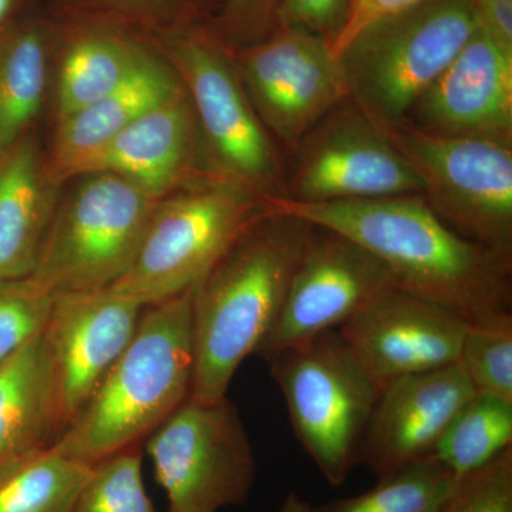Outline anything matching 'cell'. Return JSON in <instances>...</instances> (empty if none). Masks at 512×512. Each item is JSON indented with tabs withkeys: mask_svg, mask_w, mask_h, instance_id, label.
<instances>
[{
	"mask_svg": "<svg viewBox=\"0 0 512 512\" xmlns=\"http://www.w3.org/2000/svg\"><path fill=\"white\" fill-rule=\"evenodd\" d=\"M268 205L352 239L384 262L400 288L468 325L511 315L512 264L461 238L421 194L319 204L278 198Z\"/></svg>",
	"mask_w": 512,
	"mask_h": 512,
	"instance_id": "6da1fadb",
	"label": "cell"
},
{
	"mask_svg": "<svg viewBox=\"0 0 512 512\" xmlns=\"http://www.w3.org/2000/svg\"><path fill=\"white\" fill-rule=\"evenodd\" d=\"M315 225L271 210L192 288L191 399L227 396L239 366L274 326Z\"/></svg>",
	"mask_w": 512,
	"mask_h": 512,
	"instance_id": "7a4b0ae2",
	"label": "cell"
},
{
	"mask_svg": "<svg viewBox=\"0 0 512 512\" xmlns=\"http://www.w3.org/2000/svg\"><path fill=\"white\" fill-rule=\"evenodd\" d=\"M192 289L146 306L136 333L53 448L92 464L148 439L191 396Z\"/></svg>",
	"mask_w": 512,
	"mask_h": 512,
	"instance_id": "3957f363",
	"label": "cell"
},
{
	"mask_svg": "<svg viewBox=\"0 0 512 512\" xmlns=\"http://www.w3.org/2000/svg\"><path fill=\"white\" fill-rule=\"evenodd\" d=\"M148 39L190 97L212 177L238 185L266 204L286 198L279 148L256 116L231 47L214 30L191 22Z\"/></svg>",
	"mask_w": 512,
	"mask_h": 512,
	"instance_id": "277c9868",
	"label": "cell"
},
{
	"mask_svg": "<svg viewBox=\"0 0 512 512\" xmlns=\"http://www.w3.org/2000/svg\"><path fill=\"white\" fill-rule=\"evenodd\" d=\"M477 28L474 0H421L376 20L336 55L349 99L380 128L399 126Z\"/></svg>",
	"mask_w": 512,
	"mask_h": 512,
	"instance_id": "5b68a950",
	"label": "cell"
},
{
	"mask_svg": "<svg viewBox=\"0 0 512 512\" xmlns=\"http://www.w3.org/2000/svg\"><path fill=\"white\" fill-rule=\"evenodd\" d=\"M269 211L262 198L221 180L167 195L154 208L130 268L107 289L143 308L190 291Z\"/></svg>",
	"mask_w": 512,
	"mask_h": 512,
	"instance_id": "8992f818",
	"label": "cell"
},
{
	"mask_svg": "<svg viewBox=\"0 0 512 512\" xmlns=\"http://www.w3.org/2000/svg\"><path fill=\"white\" fill-rule=\"evenodd\" d=\"M284 394L296 439L333 487L362 461L363 441L382 386L338 330L266 360Z\"/></svg>",
	"mask_w": 512,
	"mask_h": 512,
	"instance_id": "52a82bcc",
	"label": "cell"
},
{
	"mask_svg": "<svg viewBox=\"0 0 512 512\" xmlns=\"http://www.w3.org/2000/svg\"><path fill=\"white\" fill-rule=\"evenodd\" d=\"M160 198L121 175L73 178L30 278L52 293L109 288L130 268Z\"/></svg>",
	"mask_w": 512,
	"mask_h": 512,
	"instance_id": "ba28073f",
	"label": "cell"
},
{
	"mask_svg": "<svg viewBox=\"0 0 512 512\" xmlns=\"http://www.w3.org/2000/svg\"><path fill=\"white\" fill-rule=\"evenodd\" d=\"M448 228L512 264V144L383 128Z\"/></svg>",
	"mask_w": 512,
	"mask_h": 512,
	"instance_id": "9c48e42d",
	"label": "cell"
},
{
	"mask_svg": "<svg viewBox=\"0 0 512 512\" xmlns=\"http://www.w3.org/2000/svg\"><path fill=\"white\" fill-rule=\"evenodd\" d=\"M168 512H220L247 503L256 458L237 407L188 399L147 439Z\"/></svg>",
	"mask_w": 512,
	"mask_h": 512,
	"instance_id": "30bf717a",
	"label": "cell"
},
{
	"mask_svg": "<svg viewBox=\"0 0 512 512\" xmlns=\"http://www.w3.org/2000/svg\"><path fill=\"white\" fill-rule=\"evenodd\" d=\"M289 157L288 200L319 204L423 192L416 171L383 128L350 99L320 119Z\"/></svg>",
	"mask_w": 512,
	"mask_h": 512,
	"instance_id": "8fae6325",
	"label": "cell"
},
{
	"mask_svg": "<svg viewBox=\"0 0 512 512\" xmlns=\"http://www.w3.org/2000/svg\"><path fill=\"white\" fill-rule=\"evenodd\" d=\"M232 52L256 116L286 154L349 99L345 74L323 37L276 25L264 39Z\"/></svg>",
	"mask_w": 512,
	"mask_h": 512,
	"instance_id": "7c38bea8",
	"label": "cell"
},
{
	"mask_svg": "<svg viewBox=\"0 0 512 512\" xmlns=\"http://www.w3.org/2000/svg\"><path fill=\"white\" fill-rule=\"evenodd\" d=\"M393 286L399 285L375 254L339 232L315 227L256 355L268 360L339 329Z\"/></svg>",
	"mask_w": 512,
	"mask_h": 512,
	"instance_id": "4fadbf2b",
	"label": "cell"
},
{
	"mask_svg": "<svg viewBox=\"0 0 512 512\" xmlns=\"http://www.w3.org/2000/svg\"><path fill=\"white\" fill-rule=\"evenodd\" d=\"M143 309L107 288L53 293L40 333L52 375L59 437L133 339Z\"/></svg>",
	"mask_w": 512,
	"mask_h": 512,
	"instance_id": "5bb4252c",
	"label": "cell"
},
{
	"mask_svg": "<svg viewBox=\"0 0 512 512\" xmlns=\"http://www.w3.org/2000/svg\"><path fill=\"white\" fill-rule=\"evenodd\" d=\"M467 326L439 303L393 286L338 332L383 387L399 377L456 365Z\"/></svg>",
	"mask_w": 512,
	"mask_h": 512,
	"instance_id": "9a60e30c",
	"label": "cell"
},
{
	"mask_svg": "<svg viewBox=\"0 0 512 512\" xmlns=\"http://www.w3.org/2000/svg\"><path fill=\"white\" fill-rule=\"evenodd\" d=\"M404 123L436 136L512 144V53L478 25Z\"/></svg>",
	"mask_w": 512,
	"mask_h": 512,
	"instance_id": "2e32d148",
	"label": "cell"
},
{
	"mask_svg": "<svg viewBox=\"0 0 512 512\" xmlns=\"http://www.w3.org/2000/svg\"><path fill=\"white\" fill-rule=\"evenodd\" d=\"M474 394L457 363L384 384L363 441V463L379 480L431 456Z\"/></svg>",
	"mask_w": 512,
	"mask_h": 512,
	"instance_id": "e0dca14e",
	"label": "cell"
},
{
	"mask_svg": "<svg viewBox=\"0 0 512 512\" xmlns=\"http://www.w3.org/2000/svg\"><path fill=\"white\" fill-rule=\"evenodd\" d=\"M96 171L121 175L160 200L217 180L208 170L200 127L183 84L114 138L82 175Z\"/></svg>",
	"mask_w": 512,
	"mask_h": 512,
	"instance_id": "ac0fdd59",
	"label": "cell"
},
{
	"mask_svg": "<svg viewBox=\"0 0 512 512\" xmlns=\"http://www.w3.org/2000/svg\"><path fill=\"white\" fill-rule=\"evenodd\" d=\"M156 53L148 36L101 19L53 28L49 106L53 123L106 96Z\"/></svg>",
	"mask_w": 512,
	"mask_h": 512,
	"instance_id": "d6986e66",
	"label": "cell"
},
{
	"mask_svg": "<svg viewBox=\"0 0 512 512\" xmlns=\"http://www.w3.org/2000/svg\"><path fill=\"white\" fill-rule=\"evenodd\" d=\"M170 63L158 52L116 90L53 123L45 147L46 173L64 187L82 175L86 165L130 124L180 89Z\"/></svg>",
	"mask_w": 512,
	"mask_h": 512,
	"instance_id": "ffe728a7",
	"label": "cell"
},
{
	"mask_svg": "<svg viewBox=\"0 0 512 512\" xmlns=\"http://www.w3.org/2000/svg\"><path fill=\"white\" fill-rule=\"evenodd\" d=\"M62 191L46 173L37 131L0 157V282L33 275Z\"/></svg>",
	"mask_w": 512,
	"mask_h": 512,
	"instance_id": "44dd1931",
	"label": "cell"
},
{
	"mask_svg": "<svg viewBox=\"0 0 512 512\" xmlns=\"http://www.w3.org/2000/svg\"><path fill=\"white\" fill-rule=\"evenodd\" d=\"M53 28L23 13L0 28V157L49 107Z\"/></svg>",
	"mask_w": 512,
	"mask_h": 512,
	"instance_id": "7402d4cb",
	"label": "cell"
},
{
	"mask_svg": "<svg viewBox=\"0 0 512 512\" xmlns=\"http://www.w3.org/2000/svg\"><path fill=\"white\" fill-rule=\"evenodd\" d=\"M59 437L55 394L42 333L0 365V467Z\"/></svg>",
	"mask_w": 512,
	"mask_h": 512,
	"instance_id": "603a6c76",
	"label": "cell"
},
{
	"mask_svg": "<svg viewBox=\"0 0 512 512\" xmlns=\"http://www.w3.org/2000/svg\"><path fill=\"white\" fill-rule=\"evenodd\" d=\"M90 464L43 448L0 467V512H70Z\"/></svg>",
	"mask_w": 512,
	"mask_h": 512,
	"instance_id": "cb8c5ba5",
	"label": "cell"
},
{
	"mask_svg": "<svg viewBox=\"0 0 512 512\" xmlns=\"http://www.w3.org/2000/svg\"><path fill=\"white\" fill-rule=\"evenodd\" d=\"M512 447V402L476 393L448 424L433 454L457 480Z\"/></svg>",
	"mask_w": 512,
	"mask_h": 512,
	"instance_id": "d4e9b609",
	"label": "cell"
},
{
	"mask_svg": "<svg viewBox=\"0 0 512 512\" xmlns=\"http://www.w3.org/2000/svg\"><path fill=\"white\" fill-rule=\"evenodd\" d=\"M457 481L441 461L427 456L379 478L365 493L330 501L315 511L440 512Z\"/></svg>",
	"mask_w": 512,
	"mask_h": 512,
	"instance_id": "484cf974",
	"label": "cell"
},
{
	"mask_svg": "<svg viewBox=\"0 0 512 512\" xmlns=\"http://www.w3.org/2000/svg\"><path fill=\"white\" fill-rule=\"evenodd\" d=\"M70 512H160L144 485L140 444L92 464Z\"/></svg>",
	"mask_w": 512,
	"mask_h": 512,
	"instance_id": "4316f807",
	"label": "cell"
},
{
	"mask_svg": "<svg viewBox=\"0 0 512 512\" xmlns=\"http://www.w3.org/2000/svg\"><path fill=\"white\" fill-rule=\"evenodd\" d=\"M457 365L476 393L512 402V313L468 325Z\"/></svg>",
	"mask_w": 512,
	"mask_h": 512,
	"instance_id": "83f0119b",
	"label": "cell"
},
{
	"mask_svg": "<svg viewBox=\"0 0 512 512\" xmlns=\"http://www.w3.org/2000/svg\"><path fill=\"white\" fill-rule=\"evenodd\" d=\"M53 293L33 278L0 282V365L45 325Z\"/></svg>",
	"mask_w": 512,
	"mask_h": 512,
	"instance_id": "f1b7e54d",
	"label": "cell"
},
{
	"mask_svg": "<svg viewBox=\"0 0 512 512\" xmlns=\"http://www.w3.org/2000/svg\"><path fill=\"white\" fill-rule=\"evenodd\" d=\"M440 512H512V447L458 480Z\"/></svg>",
	"mask_w": 512,
	"mask_h": 512,
	"instance_id": "f546056e",
	"label": "cell"
},
{
	"mask_svg": "<svg viewBox=\"0 0 512 512\" xmlns=\"http://www.w3.org/2000/svg\"><path fill=\"white\" fill-rule=\"evenodd\" d=\"M279 0H224L214 33L232 50L264 39L275 28Z\"/></svg>",
	"mask_w": 512,
	"mask_h": 512,
	"instance_id": "4dcf8cb0",
	"label": "cell"
},
{
	"mask_svg": "<svg viewBox=\"0 0 512 512\" xmlns=\"http://www.w3.org/2000/svg\"><path fill=\"white\" fill-rule=\"evenodd\" d=\"M352 0H279L275 26H285L335 42L348 20Z\"/></svg>",
	"mask_w": 512,
	"mask_h": 512,
	"instance_id": "1f68e13d",
	"label": "cell"
},
{
	"mask_svg": "<svg viewBox=\"0 0 512 512\" xmlns=\"http://www.w3.org/2000/svg\"><path fill=\"white\" fill-rule=\"evenodd\" d=\"M421 0H352L348 20L342 32L330 45L333 55H338L350 40L353 39L366 26L372 25L376 20L402 12V10L416 5Z\"/></svg>",
	"mask_w": 512,
	"mask_h": 512,
	"instance_id": "d6a6232c",
	"label": "cell"
},
{
	"mask_svg": "<svg viewBox=\"0 0 512 512\" xmlns=\"http://www.w3.org/2000/svg\"><path fill=\"white\" fill-rule=\"evenodd\" d=\"M104 15L157 20L183 12L192 0H86Z\"/></svg>",
	"mask_w": 512,
	"mask_h": 512,
	"instance_id": "836d02e7",
	"label": "cell"
},
{
	"mask_svg": "<svg viewBox=\"0 0 512 512\" xmlns=\"http://www.w3.org/2000/svg\"><path fill=\"white\" fill-rule=\"evenodd\" d=\"M478 25L512 53V0H474Z\"/></svg>",
	"mask_w": 512,
	"mask_h": 512,
	"instance_id": "e575fe53",
	"label": "cell"
},
{
	"mask_svg": "<svg viewBox=\"0 0 512 512\" xmlns=\"http://www.w3.org/2000/svg\"><path fill=\"white\" fill-rule=\"evenodd\" d=\"M275 512H316L315 507L295 491H289Z\"/></svg>",
	"mask_w": 512,
	"mask_h": 512,
	"instance_id": "d590c367",
	"label": "cell"
},
{
	"mask_svg": "<svg viewBox=\"0 0 512 512\" xmlns=\"http://www.w3.org/2000/svg\"><path fill=\"white\" fill-rule=\"evenodd\" d=\"M25 0H0V28L22 13Z\"/></svg>",
	"mask_w": 512,
	"mask_h": 512,
	"instance_id": "8d00e7d4",
	"label": "cell"
}]
</instances>
